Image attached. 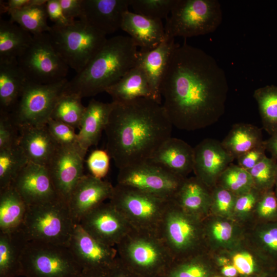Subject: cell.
<instances>
[{"label": "cell", "mask_w": 277, "mask_h": 277, "mask_svg": "<svg viewBox=\"0 0 277 277\" xmlns=\"http://www.w3.org/2000/svg\"><path fill=\"white\" fill-rule=\"evenodd\" d=\"M228 91L225 72L212 56L186 43L176 44L160 86L173 126L194 131L216 123L225 112Z\"/></svg>", "instance_id": "6da1fadb"}, {"label": "cell", "mask_w": 277, "mask_h": 277, "mask_svg": "<svg viewBox=\"0 0 277 277\" xmlns=\"http://www.w3.org/2000/svg\"><path fill=\"white\" fill-rule=\"evenodd\" d=\"M112 103L104 131L106 150L118 169L149 160L171 137L173 125L162 104L145 97Z\"/></svg>", "instance_id": "7a4b0ae2"}, {"label": "cell", "mask_w": 277, "mask_h": 277, "mask_svg": "<svg viewBox=\"0 0 277 277\" xmlns=\"http://www.w3.org/2000/svg\"><path fill=\"white\" fill-rule=\"evenodd\" d=\"M137 48L129 36L107 39L86 67L68 81L64 93L83 98L106 91L136 65Z\"/></svg>", "instance_id": "3957f363"}, {"label": "cell", "mask_w": 277, "mask_h": 277, "mask_svg": "<svg viewBox=\"0 0 277 277\" xmlns=\"http://www.w3.org/2000/svg\"><path fill=\"white\" fill-rule=\"evenodd\" d=\"M157 234L174 261L207 251L203 220L185 211L173 200L168 204Z\"/></svg>", "instance_id": "277c9868"}, {"label": "cell", "mask_w": 277, "mask_h": 277, "mask_svg": "<svg viewBox=\"0 0 277 277\" xmlns=\"http://www.w3.org/2000/svg\"><path fill=\"white\" fill-rule=\"evenodd\" d=\"M75 225L68 203L58 197L28 206L21 229L27 241L69 246Z\"/></svg>", "instance_id": "5b68a950"}, {"label": "cell", "mask_w": 277, "mask_h": 277, "mask_svg": "<svg viewBox=\"0 0 277 277\" xmlns=\"http://www.w3.org/2000/svg\"><path fill=\"white\" fill-rule=\"evenodd\" d=\"M47 33L55 50L76 73L86 67L107 40L106 35L81 19L64 26L53 25Z\"/></svg>", "instance_id": "8992f818"}, {"label": "cell", "mask_w": 277, "mask_h": 277, "mask_svg": "<svg viewBox=\"0 0 277 277\" xmlns=\"http://www.w3.org/2000/svg\"><path fill=\"white\" fill-rule=\"evenodd\" d=\"M217 0H176L166 19V36L190 37L214 32L222 21Z\"/></svg>", "instance_id": "52a82bcc"}, {"label": "cell", "mask_w": 277, "mask_h": 277, "mask_svg": "<svg viewBox=\"0 0 277 277\" xmlns=\"http://www.w3.org/2000/svg\"><path fill=\"white\" fill-rule=\"evenodd\" d=\"M170 201L117 183L109 202L132 229L157 233Z\"/></svg>", "instance_id": "ba28073f"}, {"label": "cell", "mask_w": 277, "mask_h": 277, "mask_svg": "<svg viewBox=\"0 0 277 277\" xmlns=\"http://www.w3.org/2000/svg\"><path fill=\"white\" fill-rule=\"evenodd\" d=\"M21 263L26 277H77L82 269L69 246L28 241Z\"/></svg>", "instance_id": "9c48e42d"}, {"label": "cell", "mask_w": 277, "mask_h": 277, "mask_svg": "<svg viewBox=\"0 0 277 277\" xmlns=\"http://www.w3.org/2000/svg\"><path fill=\"white\" fill-rule=\"evenodd\" d=\"M115 248L120 263L137 271L167 269L174 261L156 233L132 229Z\"/></svg>", "instance_id": "30bf717a"}, {"label": "cell", "mask_w": 277, "mask_h": 277, "mask_svg": "<svg viewBox=\"0 0 277 277\" xmlns=\"http://www.w3.org/2000/svg\"><path fill=\"white\" fill-rule=\"evenodd\" d=\"M17 61L27 81L40 84L66 79L69 68L54 48L47 32L33 35L31 44Z\"/></svg>", "instance_id": "8fae6325"}, {"label": "cell", "mask_w": 277, "mask_h": 277, "mask_svg": "<svg viewBox=\"0 0 277 277\" xmlns=\"http://www.w3.org/2000/svg\"><path fill=\"white\" fill-rule=\"evenodd\" d=\"M68 82L66 78L54 83L40 84L27 81L15 108L10 113L16 124L46 126Z\"/></svg>", "instance_id": "7c38bea8"}, {"label": "cell", "mask_w": 277, "mask_h": 277, "mask_svg": "<svg viewBox=\"0 0 277 277\" xmlns=\"http://www.w3.org/2000/svg\"><path fill=\"white\" fill-rule=\"evenodd\" d=\"M185 178L148 160L119 169L117 183L170 201L174 200Z\"/></svg>", "instance_id": "4fadbf2b"}, {"label": "cell", "mask_w": 277, "mask_h": 277, "mask_svg": "<svg viewBox=\"0 0 277 277\" xmlns=\"http://www.w3.org/2000/svg\"><path fill=\"white\" fill-rule=\"evenodd\" d=\"M86 154L78 145L59 146L47 166L58 196L67 203L75 186L85 174Z\"/></svg>", "instance_id": "5bb4252c"}, {"label": "cell", "mask_w": 277, "mask_h": 277, "mask_svg": "<svg viewBox=\"0 0 277 277\" xmlns=\"http://www.w3.org/2000/svg\"><path fill=\"white\" fill-rule=\"evenodd\" d=\"M78 224L99 242L114 247L132 229L124 217L109 202L94 208Z\"/></svg>", "instance_id": "9a60e30c"}, {"label": "cell", "mask_w": 277, "mask_h": 277, "mask_svg": "<svg viewBox=\"0 0 277 277\" xmlns=\"http://www.w3.org/2000/svg\"><path fill=\"white\" fill-rule=\"evenodd\" d=\"M82 270L111 271L118 262L117 250L88 234L76 224L69 245Z\"/></svg>", "instance_id": "2e32d148"}, {"label": "cell", "mask_w": 277, "mask_h": 277, "mask_svg": "<svg viewBox=\"0 0 277 277\" xmlns=\"http://www.w3.org/2000/svg\"><path fill=\"white\" fill-rule=\"evenodd\" d=\"M234 160L221 142L206 138L194 148L193 171L196 177L212 189L222 173Z\"/></svg>", "instance_id": "e0dca14e"}, {"label": "cell", "mask_w": 277, "mask_h": 277, "mask_svg": "<svg viewBox=\"0 0 277 277\" xmlns=\"http://www.w3.org/2000/svg\"><path fill=\"white\" fill-rule=\"evenodd\" d=\"M114 186L91 174H84L72 191L68 207L75 224L95 207L111 199Z\"/></svg>", "instance_id": "ac0fdd59"}, {"label": "cell", "mask_w": 277, "mask_h": 277, "mask_svg": "<svg viewBox=\"0 0 277 277\" xmlns=\"http://www.w3.org/2000/svg\"><path fill=\"white\" fill-rule=\"evenodd\" d=\"M12 185L27 206L59 197L47 167L30 162L20 172Z\"/></svg>", "instance_id": "d6986e66"}, {"label": "cell", "mask_w": 277, "mask_h": 277, "mask_svg": "<svg viewBox=\"0 0 277 277\" xmlns=\"http://www.w3.org/2000/svg\"><path fill=\"white\" fill-rule=\"evenodd\" d=\"M130 0H82L81 19L106 35L121 28Z\"/></svg>", "instance_id": "ffe728a7"}, {"label": "cell", "mask_w": 277, "mask_h": 277, "mask_svg": "<svg viewBox=\"0 0 277 277\" xmlns=\"http://www.w3.org/2000/svg\"><path fill=\"white\" fill-rule=\"evenodd\" d=\"M207 252L216 254L235 247L245 238L246 227L231 218L210 214L203 220Z\"/></svg>", "instance_id": "44dd1931"}, {"label": "cell", "mask_w": 277, "mask_h": 277, "mask_svg": "<svg viewBox=\"0 0 277 277\" xmlns=\"http://www.w3.org/2000/svg\"><path fill=\"white\" fill-rule=\"evenodd\" d=\"M18 127V145L29 162L47 167L60 146L47 126Z\"/></svg>", "instance_id": "7402d4cb"}, {"label": "cell", "mask_w": 277, "mask_h": 277, "mask_svg": "<svg viewBox=\"0 0 277 277\" xmlns=\"http://www.w3.org/2000/svg\"><path fill=\"white\" fill-rule=\"evenodd\" d=\"M121 29L129 35L140 51L153 50L166 38L161 20L150 19L129 10L124 14Z\"/></svg>", "instance_id": "603a6c76"}, {"label": "cell", "mask_w": 277, "mask_h": 277, "mask_svg": "<svg viewBox=\"0 0 277 277\" xmlns=\"http://www.w3.org/2000/svg\"><path fill=\"white\" fill-rule=\"evenodd\" d=\"M149 160L175 174L187 177L193 170L194 148L181 139L171 137Z\"/></svg>", "instance_id": "cb8c5ba5"}, {"label": "cell", "mask_w": 277, "mask_h": 277, "mask_svg": "<svg viewBox=\"0 0 277 277\" xmlns=\"http://www.w3.org/2000/svg\"><path fill=\"white\" fill-rule=\"evenodd\" d=\"M176 44L174 38L166 36L155 49L138 51L136 64L144 70L148 79L152 98L162 104L160 86L171 52Z\"/></svg>", "instance_id": "d4e9b609"}, {"label": "cell", "mask_w": 277, "mask_h": 277, "mask_svg": "<svg viewBox=\"0 0 277 277\" xmlns=\"http://www.w3.org/2000/svg\"><path fill=\"white\" fill-rule=\"evenodd\" d=\"M112 103H105L92 99L86 107L77 133L79 146L87 152L96 145L108 123Z\"/></svg>", "instance_id": "484cf974"}, {"label": "cell", "mask_w": 277, "mask_h": 277, "mask_svg": "<svg viewBox=\"0 0 277 277\" xmlns=\"http://www.w3.org/2000/svg\"><path fill=\"white\" fill-rule=\"evenodd\" d=\"M173 200L185 211L203 220L210 214L211 189L195 176L187 177Z\"/></svg>", "instance_id": "4316f807"}, {"label": "cell", "mask_w": 277, "mask_h": 277, "mask_svg": "<svg viewBox=\"0 0 277 277\" xmlns=\"http://www.w3.org/2000/svg\"><path fill=\"white\" fill-rule=\"evenodd\" d=\"M27 81L17 60L0 61V111H13Z\"/></svg>", "instance_id": "83f0119b"}, {"label": "cell", "mask_w": 277, "mask_h": 277, "mask_svg": "<svg viewBox=\"0 0 277 277\" xmlns=\"http://www.w3.org/2000/svg\"><path fill=\"white\" fill-rule=\"evenodd\" d=\"M27 242L21 229L0 232V277L23 275L21 258Z\"/></svg>", "instance_id": "f1b7e54d"}, {"label": "cell", "mask_w": 277, "mask_h": 277, "mask_svg": "<svg viewBox=\"0 0 277 277\" xmlns=\"http://www.w3.org/2000/svg\"><path fill=\"white\" fill-rule=\"evenodd\" d=\"M105 92L111 96L114 102L129 101L141 97L152 98L146 75L143 68L136 64Z\"/></svg>", "instance_id": "f546056e"}, {"label": "cell", "mask_w": 277, "mask_h": 277, "mask_svg": "<svg viewBox=\"0 0 277 277\" xmlns=\"http://www.w3.org/2000/svg\"><path fill=\"white\" fill-rule=\"evenodd\" d=\"M27 205L13 185L0 190V232L21 229Z\"/></svg>", "instance_id": "4dcf8cb0"}, {"label": "cell", "mask_w": 277, "mask_h": 277, "mask_svg": "<svg viewBox=\"0 0 277 277\" xmlns=\"http://www.w3.org/2000/svg\"><path fill=\"white\" fill-rule=\"evenodd\" d=\"M33 35L9 21L0 19V61L17 60L31 44Z\"/></svg>", "instance_id": "1f68e13d"}, {"label": "cell", "mask_w": 277, "mask_h": 277, "mask_svg": "<svg viewBox=\"0 0 277 277\" xmlns=\"http://www.w3.org/2000/svg\"><path fill=\"white\" fill-rule=\"evenodd\" d=\"M245 238L267 262L277 261V220L252 225Z\"/></svg>", "instance_id": "d6a6232c"}, {"label": "cell", "mask_w": 277, "mask_h": 277, "mask_svg": "<svg viewBox=\"0 0 277 277\" xmlns=\"http://www.w3.org/2000/svg\"><path fill=\"white\" fill-rule=\"evenodd\" d=\"M263 142L260 128L250 124L237 123L232 126L221 144L224 149L236 159Z\"/></svg>", "instance_id": "836d02e7"}, {"label": "cell", "mask_w": 277, "mask_h": 277, "mask_svg": "<svg viewBox=\"0 0 277 277\" xmlns=\"http://www.w3.org/2000/svg\"><path fill=\"white\" fill-rule=\"evenodd\" d=\"M214 263L211 253L204 252L183 260L173 261L166 270V277H210L211 264Z\"/></svg>", "instance_id": "e575fe53"}, {"label": "cell", "mask_w": 277, "mask_h": 277, "mask_svg": "<svg viewBox=\"0 0 277 277\" xmlns=\"http://www.w3.org/2000/svg\"><path fill=\"white\" fill-rule=\"evenodd\" d=\"M221 253H225L230 259L239 275L243 277L253 275L258 271L261 264L267 263L245 238L233 248Z\"/></svg>", "instance_id": "d590c367"}, {"label": "cell", "mask_w": 277, "mask_h": 277, "mask_svg": "<svg viewBox=\"0 0 277 277\" xmlns=\"http://www.w3.org/2000/svg\"><path fill=\"white\" fill-rule=\"evenodd\" d=\"M46 4L11 11L8 13L10 20L17 24L32 35L47 33L50 26L47 23L48 17Z\"/></svg>", "instance_id": "8d00e7d4"}, {"label": "cell", "mask_w": 277, "mask_h": 277, "mask_svg": "<svg viewBox=\"0 0 277 277\" xmlns=\"http://www.w3.org/2000/svg\"><path fill=\"white\" fill-rule=\"evenodd\" d=\"M29 162L18 144L0 150V190L12 186Z\"/></svg>", "instance_id": "74e56055"}, {"label": "cell", "mask_w": 277, "mask_h": 277, "mask_svg": "<svg viewBox=\"0 0 277 277\" xmlns=\"http://www.w3.org/2000/svg\"><path fill=\"white\" fill-rule=\"evenodd\" d=\"M263 127L269 134L277 131V86L266 85L254 90Z\"/></svg>", "instance_id": "f35d334b"}, {"label": "cell", "mask_w": 277, "mask_h": 277, "mask_svg": "<svg viewBox=\"0 0 277 277\" xmlns=\"http://www.w3.org/2000/svg\"><path fill=\"white\" fill-rule=\"evenodd\" d=\"M80 97L63 93L57 101L50 118L79 128L85 110Z\"/></svg>", "instance_id": "ab89813d"}, {"label": "cell", "mask_w": 277, "mask_h": 277, "mask_svg": "<svg viewBox=\"0 0 277 277\" xmlns=\"http://www.w3.org/2000/svg\"><path fill=\"white\" fill-rule=\"evenodd\" d=\"M216 185L236 196L248 192L254 187L248 171L232 163L220 175Z\"/></svg>", "instance_id": "60d3db41"}, {"label": "cell", "mask_w": 277, "mask_h": 277, "mask_svg": "<svg viewBox=\"0 0 277 277\" xmlns=\"http://www.w3.org/2000/svg\"><path fill=\"white\" fill-rule=\"evenodd\" d=\"M248 172L254 188L262 192L272 190L277 181V160L266 156Z\"/></svg>", "instance_id": "b9f144b4"}, {"label": "cell", "mask_w": 277, "mask_h": 277, "mask_svg": "<svg viewBox=\"0 0 277 277\" xmlns=\"http://www.w3.org/2000/svg\"><path fill=\"white\" fill-rule=\"evenodd\" d=\"M262 193L253 187L248 192L237 196L233 219L246 228L253 225L255 208Z\"/></svg>", "instance_id": "7bdbcfd3"}, {"label": "cell", "mask_w": 277, "mask_h": 277, "mask_svg": "<svg viewBox=\"0 0 277 277\" xmlns=\"http://www.w3.org/2000/svg\"><path fill=\"white\" fill-rule=\"evenodd\" d=\"M176 0H130L134 12L156 20L167 18Z\"/></svg>", "instance_id": "ee69618b"}, {"label": "cell", "mask_w": 277, "mask_h": 277, "mask_svg": "<svg viewBox=\"0 0 277 277\" xmlns=\"http://www.w3.org/2000/svg\"><path fill=\"white\" fill-rule=\"evenodd\" d=\"M236 197L229 191L215 185L211 189L210 214L233 219Z\"/></svg>", "instance_id": "f6af8a7d"}, {"label": "cell", "mask_w": 277, "mask_h": 277, "mask_svg": "<svg viewBox=\"0 0 277 277\" xmlns=\"http://www.w3.org/2000/svg\"><path fill=\"white\" fill-rule=\"evenodd\" d=\"M276 220L277 200L272 189L263 192L258 202L254 213V224Z\"/></svg>", "instance_id": "bcb514c9"}, {"label": "cell", "mask_w": 277, "mask_h": 277, "mask_svg": "<svg viewBox=\"0 0 277 277\" xmlns=\"http://www.w3.org/2000/svg\"><path fill=\"white\" fill-rule=\"evenodd\" d=\"M46 126L53 138L60 146L77 145V133L74 127L63 122L49 118Z\"/></svg>", "instance_id": "7dc6e473"}, {"label": "cell", "mask_w": 277, "mask_h": 277, "mask_svg": "<svg viewBox=\"0 0 277 277\" xmlns=\"http://www.w3.org/2000/svg\"><path fill=\"white\" fill-rule=\"evenodd\" d=\"M18 127L10 113L0 111V150L18 144Z\"/></svg>", "instance_id": "c3c4849f"}, {"label": "cell", "mask_w": 277, "mask_h": 277, "mask_svg": "<svg viewBox=\"0 0 277 277\" xmlns=\"http://www.w3.org/2000/svg\"><path fill=\"white\" fill-rule=\"evenodd\" d=\"M110 159L106 150L96 149L92 151L86 161L90 174L100 179L105 177L109 170Z\"/></svg>", "instance_id": "681fc988"}, {"label": "cell", "mask_w": 277, "mask_h": 277, "mask_svg": "<svg viewBox=\"0 0 277 277\" xmlns=\"http://www.w3.org/2000/svg\"><path fill=\"white\" fill-rule=\"evenodd\" d=\"M264 141L261 144L236 157L238 165L248 171L261 161L266 155Z\"/></svg>", "instance_id": "f907efd6"}, {"label": "cell", "mask_w": 277, "mask_h": 277, "mask_svg": "<svg viewBox=\"0 0 277 277\" xmlns=\"http://www.w3.org/2000/svg\"><path fill=\"white\" fill-rule=\"evenodd\" d=\"M46 7L48 18L54 25L67 26L75 21L70 20L65 15L59 0H47Z\"/></svg>", "instance_id": "816d5d0a"}, {"label": "cell", "mask_w": 277, "mask_h": 277, "mask_svg": "<svg viewBox=\"0 0 277 277\" xmlns=\"http://www.w3.org/2000/svg\"><path fill=\"white\" fill-rule=\"evenodd\" d=\"M47 0H9L1 1V14L22 9L35 5L46 4Z\"/></svg>", "instance_id": "f5cc1de1"}, {"label": "cell", "mask_w": 277, "mask_h": 277, "mask_svg": "<svg viewBox=\"0 0 277 277\" xmlns=\"http://www.w3.org/2000/svg\"><path fill=\"white\" fill-rule=\"evenodd\" d=\"M65 15L69 19L75 20L82 12V0H59Z\"/></svg>", "instance_id": "db71d44e"}, {"label": "cell", "mask_w": 277, "mask_h": 277, "mask_svg": "<svg viewBox=\"0 0 277 277\" xmlns=\"http://www.w3.org/2000/svg\"><path fill=\"white\" fill-rule=\"evenodd\" d=\"M266 149L271 157L277 160V131L270 135V137L264 141Z\"/></svg>", "instance_id": "11a10c76"}, {"label": "cell", "mask_w": 277, "mask_h": 277, "mask_svg": "<svg viewBox=\"0 0 277 277\" xmlns=\"http://www.w3.org/2000/svg\"><path fill=\"white\" fill-rule=\"evenodd\" d=\"M110 271L82 270L77 277H110Z\"/></svg>", "instance_id": "9f6ffc18"}, {"label": "cell", "mask_w": 277, "mask_h": 277, "mask_svg": "<svg viewBox=\"0 0 277 277\" xmlns=\"http://www.w3.org/2000/svg\"><path fill=\"white\" fill-rule=\"evenodd\" d=\"M131 274L125 271V268L118 262L115 266L111 270L110 277H133Z\"/></svg>", "instance_id": "6f0895ef"}, {"label": "cell", "mask_w": 277, "mask_h": 277, "mask_svg": "<svg viewBox=\"0 0 277 277\" xmlns=\"http://www.w3.org/2000/svg\"><path fill=\"white\" fill-rule=\"evenodd\" d=\"M221 273L225 277H237L239 276L238 270L232 264L221 267Z\"/></svg>", "instance_id": "680465c9"}, {"label": "cell", "mask_w": 277, "mask_h": 277, "mask_svg": "<svg viewBox=\"0 0 277 277\" xmlns=\"http://www.w3.org/2000/svg\"><path fill=\"white\" fill-rule=\"evenodd\" d=\"M275 190L274 191V193H275V197L276 198V200H277V183H276L275 185Z\"/></svg>", "instance_id": "91938a15"}, {"label": "cell", "mask_w": 277, "mask_h": 277, "mask_svg": "<svg viewBox=\"0 0 277 277\" xmlns=\"http://www.w3.org/2000/svg\"><path fill=\"white\" fill-rule=\"evenodd\" d=\"M214 277H220V276H214Z\"/></svg>", "instance_id": "94428289"}, {"label": "cell", "mask_w": 277, "mask_h": 277, "mask_svg": "<svg viewBox=\"0 0 277 277\" xmlns=\"http://www.w3.org/2000/svg\"><path fill=\"white\" fill-rule=\"evenodd\" d=\"M263 277H266V276H263Z\"/></svg>", "instance_id": "6125c7cd"}, {"label": "cell", "mask_w": 277, "mask_h": 277, "mask_svg": "<svg viewBox=\"0 0 277 277\" xmlns=\"http://www.w3.org/2000/svg\"><path fill=\"white\" fill-rule=\"evenodd\" d=\"M276 183H277V181H276Z\"/></svg>", "instance_id": "be15d7a7"}]
</instances>
